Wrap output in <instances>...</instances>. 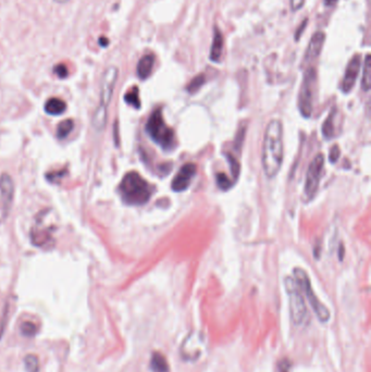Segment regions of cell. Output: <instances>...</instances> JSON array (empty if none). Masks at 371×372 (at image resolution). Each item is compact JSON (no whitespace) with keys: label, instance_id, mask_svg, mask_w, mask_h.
I'll return each instance as SVG.
<instances>
[{"label":"cell","instance_id":"1","mask_svg":"<svg viewBox=\"0 0 371 372\" xmlns=\"http://www.w3.org/2000/svg\"><path fill=\"white\" fill-rule=\"evenodd\" d=\"M284 156L283 125L279 119H272L266 128L261 164L268 179L276 178L281 170Z\"/></svg>","mask_w":371,"mask_h":372},{"label":"cell","instance_id":"2","mask_svg":"<svg viewBox=\"0 0 371 372\" xmlns=\"http://www.w3.org/2000/svg\"><path fill=\"white\" fill-rule=\"evenodd\" d=\"M119 193L127 205L142 206L150 199L153 187L141 174L131 171L123 177L119 185Z\"/></svg>","mask_w":371,"mask_h":372},{"label":"cell","instance_id":"3","mask_svg":"<svg viewBox=\"0 0 371 372\" xmlns=\"http://www.w3.org/2000/svg\"><path fill=\"white\" fill-rule=\"evenodd\" d=\"M146 132L157 145L167 151L177 147L176 133L165 121L162 110L153 111L146 123Z\"/></svg>","mask_w":371,"mask_h":372},{"label":"cell","instance_id":"4","mask_svg":"<svg viewBox=\"0 0 371 372\" xmlns=\"http://www.w3.org/2000/svg\"><path fill=\"white\" fill-rule=\"evenodd\" d=\"M284 286L289 296L291 320L296 327H303L308 322V309L304 294L300 291L295 279L292 277L285 278Z\"/></svg>","mask_w":371,"mask_h":372},{"label":"cell","instance_id":"5","mask_svg":"<svg viewBox=\"0 0 371 372\" xmlns=\"http://www.w3.org/2000/svg\"><path fill=\"white\" fill-rule=\"evenodd\" d=\"M317 86V72L313 67H307L298 94V109L304 118L312 114L313 97Z\"/></svg>","mask_w":371,"mask_h":372},{"label":"cell","instance_id":"6","mask_svg":"<svg viewBox=\"0 0 371 372\" xmlns=\"http://www.w3.org/2000/svg\"><path fill=\"white\" fill-rule=\"evenodd\" d=\"M294 275V279H295L297 285L299 286L300 291L307 297L308 301L312 308L313 312L316 313L317 318L321 321V322H327L330 319V311H329L328 308L321 303L319 300V298L316 296L314 294L312 287H311V283L309 281V278H308L307 273L300 268H295L293 271Z\"/></svg>","mask_w":371,"mask_h":372},{"label":"cell","instance_id":"7","mask_svg":"<svg viewBox=\"0 0 371 372\" xmlns=\"http://www.w3.org/2000/svg\"><path fill=\"white\" fill-rule=\"evenodd\" d=\"M206 348V339L199 331H192L187 334L180 346V355L185 361H196L204 353Z\"/></svg>","mask_w":371,"mask_h":372},{"label":"cell","instance_id":"8","mask_svg":"<svg viewBox=\"0 0 371 372\" xmlns=\"http://www.w3.org/2000/svg\"><path fill=\"white\" fill-rule=\"evenodd\" d=\"M324 167H325V155L324 153H318V155H316V157L312 159L309 167H308L306 174L304 193L308 200L312 199L318 192Z\"/></svg>","mask_w":371,"mask_h":372},{"label":"cell","instance_id":"9","mask_svg":"<svg viewBox=\"0 0 371 372\" xmlns=\"http://www.w3.org/2000/svg\"><path fill=\"white\" fill-rule=\"evenodd\" d=\"M119 76V69L115 66L108 67L102 73L100 80V102L98 106L108 109L109 103L113 99L116 83Z\"/></svg>","mask_w":371,"mask_h":372},{"label":"cell","instance_id":"10","mask_svg":"<svg viewBox=\"0 0 371 372\" xmlns=\"http://www.w3.org/2000/svg\"><path fill=\"white\" fill-rule=\"evenodd\" d=\"M196 171H197V168H196V166L192 163H188L185 164L184 166H182L179 172L176 174V177L173 178L171 188L177 193L186 191L192 183Z\"/></svg>","mask_w":371,"mask_h":372},{"label":"cell","instance_id":"11","mask_svg":"<svg viewBox=\"0 0 371 372\" xmlns=\"http://www.w3.org/2000/svg\"><path fill=\"white\" fill-rule=\"evenodd\" d=\"M360 68H361L360 56L355 55L354 57H352V59L349 60L341 83V89L344 94H348L353 89L356 80L359 75Z\"/></svg>","mask_w":371,"mask_h":372},{"label":"cell","instance_id":"12","mask_svg":"<svg viewBox=\"0 0 371 372\" xmlns=\"http://www.w3.org/2000/svg\"><path fill=\"white\" fill-rule=\"evenodd\" d=\"M0 197H2L3 211L8 214L15 197V182L9 174L4 173L0 175Z\"/></svg>","mask_w":371,"mask_h":372},{"label":"cell","instance_id":"13","mask_svg":"<svg viewBox=\"0 0 371 372\" xmlns=\"http://www.w3.org/2000/svg\"><path fill=\"white\" fill-rule=\"evenodd\" d=\"M326 41V34L324 32H316L308 44V47L306 49V54L304 57V66L309 67L311 62L316 60L323 50V47Z\"/></svg>","mask_w":371,"mask_h":372},{"label":"cell","instance_id":"14","mask_svg":"<svg viewBox=\"0 0 371 372\" xmlns=\"http://www.w3.org/2000/svg\"><path fill=\"white\" fill-rule=\"evenodd\" d=\"M51 231L52 230H50L47 227L45 228L35 227L31 234L32 243L35 245V246H38V247L48 246L49 244L52 243Z\"/></svg>","mask_w":371,"mask_h":372},{"label":"cell","instance_id":"15","mask_svg":"<svg viewBox=\"0 0 371 372\" xmlns=\"http://www.w3.org/2000/svg\"><path fill=\"white\" fill-rule=\"evenodd\" d=\"M153 65H155V57L151 54L143 56L137 63L136 72L138 78L141 80L148 79L152 72Z\"/></svg>","mask_w":371,"mask_h":372},{"label":"cell","instance_id":"16","mask_svg":"<svg viewBox=\"0 0 371 372\" xmlns=\"http://www.w3.org/2000/svg\"><path fill=\"white\" fill-rule=\"evenodd\" d=\"M223 49V37L218 27H215L214 30V38L211 48H210V60L214 62H218L221 58Z\"/></svg>","mask_w":371,"mask_h":372},{"label":"cell","instance_id":"17","mask_svg":"<svg viewBox=\"0 0 371 372\" xmlns=\"http://www.w3.org/2000/svg\"><path fill=\"white\" fill-rule=\"evenodd\" d=\"M66 110H67L66 101H64L57 97L49 98L45 103V111H46V114L49 116H55V117L61 116L62 114H65Z\"/></svg>","mask_w":371,"mask_h":372},{"label":"cell","instance_id":"18","mask_svg":"<svg viewBox=\"0 0 371 372\" xmlns=\"http://www.w3.org/2000/svg\"><path fill=\"white\" fill-rule=\"evenodd\" d=\"M149 367L151 372H170L169 363L164 354L159 352H153L151 354Z\"/></svg>","mask_w":371,"mask_h":372},{"label":"cell","instance_id":"19","mask_svg":"<svg viewBox=\"0 0 371 372\" xmlns=\"http://www.w3.org/2000/svg\"><path fill=\"white\" fill-rule=\"evenodd\" d=\"M107 115H108V109H104L98 106L94 112L93 118H92V123L93 128L97 131H102L106 126L107 123Z\"/></svg>","mask_w":371,"mask_h":372},{"label":"cell","instance_id":"20","mask_svg":"<svg viewBox=\"0 0 371 372\" xmlns=\"http://www.w3.org/2000/svg\"><path fill=\"white\" fill-rule=\"evenodd\" d=\"M335 114H337V109H333L323 124V135L326 139H332L335 137Z\"/></svg>","mask_w":371,"mask_h":372},{"label":"cell","instance_id":"21","mask_svg":"<svg viewBox=\"0 0 371 372\" xmlns=\"http://www.w3.org/2000/svg\"><path fill=\"white\" fill-rule=\"evenodd\" d=\"M23 363H24V368L26 372H39L40 363H39V358L37 355L27 354L24 357Z\"/></svg>","mask_w":371,"mask_h":372},{"label":"cell","instance_id":"22","mask_svg":"<svg viewBox=\"0 0 371 372\" xmlns=\"http://www.w3.org/2000/svg\"><path fill=\"white\" fill-rule=\"evenodd\" d=\"M371 67H370V57L369 55L366 56L365 63H363V69H362V80H361V87L365 92H368L370 88V82H371Z\"/></svg>","mask_w":371,"mask_h":372},{"label":"cell","instance_id":"23","mask_svg":"<svg viewBox=\"0 0 371 372\" xmlns=\"http://www.w3.org/2000/svg\"><path fill=\"white\" fill-rule=\"evenodd\" d=\"M124 100L127 103H129L130 106L134 107L135 109H139L141 108V99H139V92L138 88L135 86L131 88L129 92L125 94L124 96Z\"/></svg>","mask_w":371,"mask_h":372},{"label":"cell","instance_id":"24","mask_svg":"<svg viewBox=\"0 0 371 372\" xmlns=\"http://www.w3.org/2000/svg\"><path fill=\"white\" fill-rule=\"evenodd\" d=\"M74 128V122L71 119H67V120L59 123L57 128V136L59 138H66L69 136L70 133L72 132Z\"/></svg>","mask_w":371,"mask_h":372},{"label":"cell","instance_id":"25","mask_svg":"<svg viewBox=\"0 0 371 372\" xmlns=\"http://www.w3.org/2000/svg\"><path fill=\"white\" fill-rule=\"evenodd\" d=\"M20 332L25 338H34L37 333V327L32 321H24L20 326Z\"/></svg>","mask_w":371,"mask_h":372},{"label":"cell","instance_id":"26","mask_svg":"<svg viewBox=\"0 0 371 372\" xmlns=\"http://www.w3.org/2000/svg\"><path fill=\"white\" fill-rule=\"evenodd\" d=\"M205 83V76L202 74H199L190 82V84L187 85V92H190L191 94L197 92V90L202 86V84Z\"/></svg>","mask_w":371,"mask_h":372},{"label":"cell","instance_id":"27","mask_svg":"<svg viewBox=\"0 0 371 372\" xmlns=\"http://www.w3.org/2000/svg\"><path fill=\"white\" fill-rule=\"evenodd\" d=\"M217 184L218 186L223 189V191H227L231 186H232V181H231L225 173H218L217 174Z\"/></svg>","mask_w":371,"mask_h":372},{"label":"cell","instance_id":"28","mask_svg":"<svg viewBox=\"0 0 371 372\" xmlns=\"http://www.w3.org/2000/svg\"><path fill=\"white\" fill-rule=\"evenodd\" d=\"M227 157H228L229 164L231 166V172H232L233 178L234 180H237V178H239V174H240V165L232 156H227Z\"/></svg>","mask_w":371,"mask_h":372},{"label":"cell","instance_id":"29","mask_svg":"<svg viewBox=\"0 0 371 372\" xmlns=\"http://www.w3.org/2000/svg\"><path fill=\"white\" fill-rule=\"evenodd\" d=\"M54 71L55 73L57 74L60 79H66L67 76L69 75V70L67 68L66 65H64V63H59V65L56 66L54 68Z\"/></svg>","mask_w":371,"mask_h":372},{"label":"cell","instance_id":"30","mask_svg":"<svg viewBox=\"0 0 371 372\" xmlns=\"http://www.w3.org/2000/svg\"><path fill=\"white\" fill-rule=\"evenodd\" d=\"M340 155H341V151H340L339 146L334 145L330 150V153H329V159H330L332 164H334L335 161H338V159L340 158Z\"/></svg>","mask_w":371,"mask_h":372},{"label":"cell","instance_id":"31","mask_svg":"<svg viewBox=\"0 0 371 372\" xmlns=\"http://www.w3.org/2000/svg\"><path fill=\"white\" fill-rule=\"evenodd\" d=\"M305 4V0H290V6L293 11H298L303 8Z\"/></svg>","mask_w":371,"mask_h":372},{"label":"cell","instance_id":"32","mask_svg":"<svg viewBox=\"0 0 371 372\" xmlns=\"http://www.w3.org/2000/svg\"><path fill=\"white\" fill-rule=\"evenodd\" d=\"M339 2V0H325V5L327 7H333L337 5V3Z\"/></svg>","mask_w":371,"mask_h":372},{"label":"cell","instance_id":"33","mask_svg":"<svg viewBox=\"0 0 371 372\" xmlns=\"http://www.w3.org/2000/svg\"><path fill=\"white\" fill-rule=\"evenodd\" d=\"M108 39L106 38V37H100L99 38V44H100V46H102V47H106V46H108Z\"/></svg>","mask_w":371,"mask_h":372},{"label":"cell","instance_id":"34","mask_svg":"<svg viewBox=\"0 0 371 372\" xmlns=\"http://www.w3.org/2000/svg\"><path fill=\"white\" fill-rule=\"evenodd\" d=\"M305 24H306V21H305V22H304L302 25H300V27L298 29V31L296 32V39H298V38H299V36H300V32H303V31H304L305 26H306Z\"/></svg>","mask_w":371,"mask_h":372},{"label":"cell","instance_id":"35","mask_svg":"<svg viewBox=\"0 0 371 372\" xmlns=\"http://www.w3.org/2000/svg\"><path fill=\"white\" fill-rule=\"evenodd\" d=\"M54 2L58 3V4H67L69 3V0H54Z\"/></svg>","mask_w":371,"mask_h":372}]
</instances>
